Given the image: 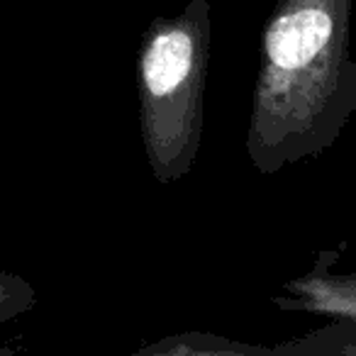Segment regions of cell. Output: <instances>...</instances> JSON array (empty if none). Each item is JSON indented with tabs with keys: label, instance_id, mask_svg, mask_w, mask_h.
I'll use <instances>...</instances> for the list:
<instances>
[{
	"label": "cell",
	"instance_id": "7a4b0ae2",
	"mask_svg": "<svg viewBox=\"0 0 356 356\" xmlns=\"http://www.w3.org/2000/svg\"><path fill=\"white\" fill-rule=\"evenodd\" d=\"M193 44L184 32L161 35L147 51L144 59V81L154 95H163L176 88L188 76Z\"/></svg>",
	"mask_w": 356,
	"mask_h": 356
},
{
	"label": "cell",
	"instance_id": "3957f363",
	"mask_svg": "<svg viewBox=\"0 0 356 356\" xmlns=\"http://www.w3.org/2000/svg\"><path fill=\"white\" fill-rule=\"evenodd\" d=\"M30 302H32V293L25 286V281H20L13 273L0 271V322H8L13 317H17Z\"/></svg>",
	"mask_w": 356,
	"mask_h": 356
},
{
	"label": "cell",
	"instance_id": "6da1fadb",
	"mask_svg": "<svg viewBox=\"0 0 356 356\" xmlns=\"http://www.w3.org/2000/svg\"><path fill=\"white\" fill-rule=\"evenodd\" d=\"M330 32L332 22L322 10L293 13L271 27L266 37V51L276 66L300 69L327 44Z\"/></svg>",
	"mask_w": 356,
	"mask_h": 356
}]
</instances>
